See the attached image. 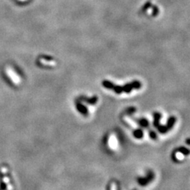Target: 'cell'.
<instances>
[{"instance_id": "6da1fadb", "label": "cell", "mask_w": 190, "mask_h": 190, "mask_svg": "<svg viewBox=\"0 0 190 190\" xmlns=\"http://www.w3.org/2000/svg\"><path fill=\"white\" fill-rule=\"evenodd\" d=\"M14 178L9 166L6 164L0 166V190H12Z\"/></svg>"}, {"instance_id": "7a4b0ae2", "label": "cell", "mask_w": 190, "mask_h": 190, "mask_svg": "<svg viewBox=\"0 0 190 190\" xmlns=\"http://www.w3.org/2000/svg\"><path fill=\"white\" fill-rule=\"evenodd\" d=\"M154 178V174L152 172H149L148 175L145 178H138V182L141 185H147V184L153 180Z\"/></svg>"}, {"instance_id": "3957f363", "label": "cell", "mask_w": 190, "mask_h": 190, "mask_svg": "<svg viewBox=\"0 0 190 190\" xmlns=\"http://www.w3.org/2000/svg\"><path fill=\"white\" fill-rule=\"evenodd\" d=\"M98 97L97 96H94V97H92L90 98H86V97H84V96H82V97H80L79 98V101H85L86 102L87 104L90 105H95L97 103V101H98Z\"/></svg>"}, {"instance_id": "277c9868", "label": "cell", "mask_w": 190, "mask_h": 190, "mask_svg": "<svg viewBox=\"0 0 190 190\" xmlns=\"http://www.w3.org/2000/svg\"><path fill=\"white\" fill-rule=\"evenodd\" d=\"M75 105L77 109H78V111H79L80 113H82L83 116H87V115H88V109H87L85 105H83L80 101H77Z\"/></svg>"}, {"instance_id": "5b68a950", "label": "cell", "mask_w": 190, "mask_h": 190, "mask_svg": "<svg viewBox=\"0 0 190 190\" xmlns=\"http://www.w3.org/2000/svg\"><path fill=\"white\" fill-rule=\"evenodd\" d=\"M154 118H155V121H154V125L155 126V128L160 124H159V120H160V118H161V113H154Z\"/></svg>"}, {"instance_id": "8992f818", "label": "cell", "mask_w": 190, "mask_h": 190, "mask_svg": "<svg viewBox=\"0 0 190 190\" xmlns=\"http://www.w3.org/2000/svg\"><path fill=\"white\" fill-rule=\"evenodd\" d=\"M176 122V118L174 117H171L169 118V120L167 121V124H166V127L168 128V129L170 130L171 129L173 126H174V123Z\"/></svg>"}, {"instance_id": "52a82bcc", "label": "cell", "mask_w": 190, "mask_h": 190, "mask_svg": "<svg viewBox=\"0 0 190 190\" xmlns=\"http://www.w3.org/2000/svg\"><path fill=\"white\" fill-rule=\"evenodd\" d=\"M133 135L136 137V139H142V136H143V132L141 129H136L134 131Z\"/></svg>"}, {"instance_id": "ba28073f", "label": "cell", "mask_w": 190, "mask_h": 190, "mask_svg": "<svg viewBox=\"0 0 190 190\" xmlns=\"http://www.w3.org/2000/svg\"><path fill=\"white\" fill-rule=\"evenodd\" d=\"M137 121V123L139 124L140 126L143 127V128H147L149 126V123L147 120H146V119H139V120H136Z\"/></svg>"}, {"instance_id": "9c48e42d", "label": "cell", "mask_w": 190, "mask_h": 190, "mask_svg": "<svg viewBox=\"0 0 190 190\" xmlns=\"http://www.w3.org/2000/svg\"><path fill=\"white\" fill-rule=\"evenodd\" d=\"M176 151H177L178 153H181V154L184 155H188L189 154V149L185 148V147H181L177 148V150H176Z\"/></svg>"}, {"instance_id": "30bf717a", "label": "cell", "mask_w": 190, "mask_h": 190, "mask_svg": "<svg viewBox=\"0 0 190 190\" xmlns=\"http://www.w3.org/2000/svg\"><path fill=\"white\" fill-rule=\"evenodd\" d=\"M102 85L104 87L107 89H109V90H112L114 84L113 82H111L110 81H107V80H104L103 82H102Z\"/></svg>"}, {"instance_id": "8fae6325", "label": "cell", "mask_w": 190, "mask_h": 190, "mask_svg": "<svg viewBox=\"0 0 190 190\" xmlns=\"http://www.w3.org/2000/svg\"><path fill=\"white\" fill-rule=\"evenodd\" d=\"M113 90L116 92L117 94H121V93H123V86H117V85H114L113 89H112Z\"/></svg>"}, {"instance_id": "7c38bea8", "label": "cell", "mask_w": 190, "mask_h": 190, "mask_svg": "<svg viewBox=\"0 0 190 190\" xmlns=\"http://www.w3.org/2000/svg\"><path fill=\"white\" fill-rule=\"evenodd\" d=\"M150 6H151V2H147V3H146L145 5L143 6L142 10V11H145V10H147L148 9Z\"/></svg>"}, {"instance_id": "4fadbf2b", "label": "cell", "mask_w": 190, "mask_h": 190, "mask_svg": "<svg viewBox=\"0 0 190 190\" xmlns=\"http://www.w3.org/2000/svg\"><path fill=\"white\" fill-rule=\"evenodd\" d=\"M149 135L151 136V138L153 139H157V136H156V134L154 131H149Z\"/></svg>"}, {"instance_id": "5bb4252c", "label": "cell", "mask_w": 190, "mask_h": 190, "mask_svg": "<svg viewBox=\"0 0 190 190\" xmlns=\"http://www.w3.org/2000/svg\"><path fill=\"white\" fill-rule=\"evenodd\" d=\"M152 7H153V9H154V14H153V16H156L157 14H158V9L157 8V6H151Z\"/></svg>"}]
</instances>
